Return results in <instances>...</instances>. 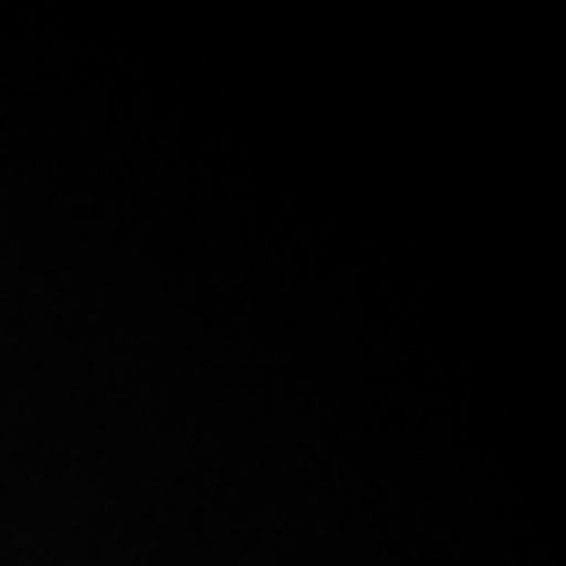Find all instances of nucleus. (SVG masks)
I'll return each instance as SVG.
<instances>
[]
</instances>
